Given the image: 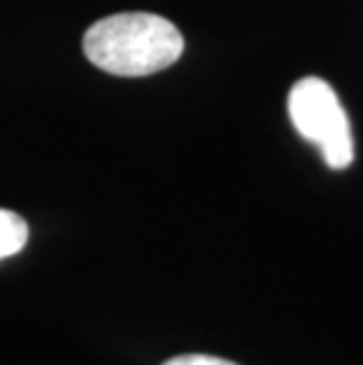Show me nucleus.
<instances>
[{
  "mask_svg": "<svg viewBox=\"0 0 363 365\" xmlns=\"http://www.w3.org/2000/svg\"><path fill=\"white\" fill-rule=\"evenodd\" d=\"M288 115L292 125L321 151L330 170H344L354 160V137L347 111L335 90L319 78L307 76L290 88Z\"/></svg>",
  "mask_w": 363,
  "mask_h": 365,
  "instance_id": "f03ea898",
  "label": "nucleus"
},
{
  "mask_svg": "<svg viewBox=\"0 0 363 365\" xmlns=\"http://www.w3.org/2000/svg\"><path fill=\"white\" fill-rule=\"evenodd\" d=\"M83 52L106 73L140 78L173 66L184 52V38L160 14L121 12L85 31Z\"/></svg>",
  "mask_w": 363,
  "mask_h": 365,
  "instance_id": "f257e3e1",
  "label": "nucleus"
},
{
  "mask_svg": "<svg viewBox=\"0 0 363 365\" xmlns=\"http://www.w3.org/2000/svg\"><path fill=\"white\" fill-rule=\"evenodd\" d=\"M163 365H236V363L224 361V359H218V356L187 354V356H175V359L165 361Z\"/></svg>",
  "mask_w": 363,
  "mask_h": 365,
  "instance_id": "20e7f679",
  "label": "nucleus"
},
{
  "mask_svg": "<svg viewBox=\"0 0 363 365\" xmlns=\"http://www.w3.org/2000/svg\"><path fill=\"white\" fill-rule=\"evenodd\" d=\"M29 240V224L12 210L0 207V259L24 250Z\"/></svg>",
  "mask_w": 363,
  "mask_h": 365,
  "instance_id": "7ed1b4c3",
  "label": "nucleus"
}]
</instances>
